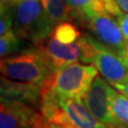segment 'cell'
<instances>
[{
	"label": "cell",
	"instance_id": "obj_1",
	"mask_svg": "<svg viewBox=\"0 0 128 128\" xmlns=\"http://www.w3.org/2000/svg\"><path fill=\"white\" fill-rule=\"evenodd\" d=\"M10 6L14 31L20 38L38 45L52 33L56 25L46 13L41 0H17L11 2Z\"/></svg>",
	"mask_w": 128,
	"mask_h": 128
},
{
	"label": "cell",
	"instance_id": "obj_2",
	"mask_svg": "<svg viewBox=\"0 0 128 128\" xmlns=\"http://www.w3.org/2000/svg\"><path fill=\"white\" fill-rule=\"evenodd\" d=\"M0 72L1 76L10 80L43 86L56 70L36 48L32 51L2 58Z\"/></svg>",
	"mask_w": 128,
	"mask_h": 128
},
{
	"label": "cell",
	"instance_id": "obj_3",
	"mask_svg": "<svg viewBox=\"0 0 128 128\" xmlns=\"http://www.w3.org/2000/svg\"><path fill=\"white\" fill-rule=\"evenodd\" d=\"M96 77L94 65L73 63L56 70L43 86L49 88L62 98H82Z\"/></svg>",
	"mask_w": 128,
	"mask_h": 128
},
{
	"label": "cell",
	"instance_id": "obj_4",
	"mask_svg": "<svg viewBox=\"0 0 128 128\" xmlns=\"http://www.w3.org/2000/svg\"><path fill=\"white\" fill-rule=\"evenodd\" d=\"M38 49L44 54L54 70L78 61L90 64L94 52L90 35L80 36L76 42L70 44L60 43L52 36H49L38 44Z\"/></svg>",
	"mask_w": 128,
	"mask_h": 128
},
{
	"label": "cell",
	"instance_id": "obj_5",
	"mask_svg": "<svg viewBox=\"0 0 128 128\" xmlns=\"http://www.w3.org/2000/svg\"><path fill=\"white\" fill-rule=\"evenodd\" d=\"M116 91L106 79L96 77L89 91L81 98L92 114L107 126L121 124L115 118L112 109V100Z\"/></svg>",
	"mask_w": 128,
	"mask_h": 128
},
{
	"label": "cell",
	"instance_id": "obj_6",
	"mask_svg": "<svg viewBox=\"0 0 128 128\" xmlns=\"http://www.w3.org/2000/svg\"><path fill=\"white\" fill-rule=\"evenodd\" d=\"M0 128H47V121L31 105L1 100Z\"/></svg>",
	"mask_w": 128,
	"mask_h": 128
},
{
	"label": "cell",
	"instance_id": "obj_7",
	"mask_svg": "<svg viewBox=\"0 0 128 128\" xmlns=\"http://www.w3.org/2000/svg\"><path fill=\"white\" fill-rule=\"evenodd\" d=\"M80 22H82L86 29L94 34L97 41L116 54L120 56L126 47L127 42L122 33L118 20H115L113 16L107 14L89 15Z\"/></svg>",
	"mask_w": 128,
	"mask_h": 128
},
{
	"label": "cell",
	"instance_id": "obj_8",
	"mask_svg": "<svg viewBox=\"0 0 128 128\" xmlns=\"http://www.w3.org/2000/svg\"><path fill=\"white\" fill-rule=\"evenodd\" d=\"M94 46V52L91 64L96 67L100 75L113 86L128 78V68L120 58V56L110 50L95 38L90 36Z\"/></svg>",
	"mask_w": 128,
	"mask_h": 128
},
{
	"label": "cell",
	"instance_id": "obj_9",
	"mask_svg": "<svg viewBox=\"0 0 128 128\" xmlns=\"http://www.w3.org/2000/svg\"><path fill=\"white\" fill-rule=\"evenodd\" d=\"M0 93L1 100L20 102L34 108L41 107L42 102V86L33 83L19 82L10 80L1 76L0 80Z\"/></svg>",
	"mask_w": 128,
	"mask_h": 128
},
{
	"label": "cell",
	"instance_id": "obj_10",
	"mask_svg": "<svg viewBox=\"0 0 128 128\" xmlns=\"http://www.w3.org/2000/svg\"><path fill=\"white\" fill-rule=\"evenodd\" d=\"M65 3L70 18L73 16L79 20L89 15L107 14L118 17L122 14L121 8L115 0H65Z\"/></svg>",
	"mask_w": 128,
	"mask_h": 128
},
{
	"label": "cell",
	"instance_id": "obj_11",
	"mask_svg": "<svg viewBox=\"0 0 128 128\" xmlns=\"http://www.w3.org/2000/svg\"><path fill=\"white\" fill-rule=\"evenodd\" d=\"M41 2L54 25L66 22L70 18V13L65 0H41Z\"/></svg>",
	"mask_w": 128,
	"mask_h": 128
},
{
	"label": "cell",
	"instance_id": "obj_12",
	"mask_svg": "<svg viewBox=\"0 0 128 128\" xmlns=\"http://www.w3.org/2000/svg\"><path fill=\"white\" fill-rule=\"evenodd\" d=\"M50 36H52L54 40H57L60 43L70 44L77 41L81 36V33H80V31L73 24L67 22H62L54 26Z\"/></svg>",
	"mask_w": 128,
	"mask_h": 128
},
{
	"label": "cell",
	"instance_id": "obj_13",
	"mask_svg": "<svg viewBox=\"0 0 128 128\" xmlns=\"http://www.w3.org/2000/svg\"><path fill=\"white\" fill-rule=\"evenodd\" d=\"M20 47V38L11 31L8 33L0 35V56L2 58L9 57L12 54L16 52Z\"/></svg>",
	"mask_w": 128,
	"mask_h": 128
},
{
	"label": "cell",
	"instance_id": "obj_14",
	"mask_svg": "<svg viewBox=\"0 0 128 128\" xmlns=\"http://www.w3.org/2000/svg\"><path fill=\"white\" fill-rule=\"evenodd\" d=\"M112 109L118 121L128 127V97L122 93L115 94L112 100Z\"/></svg>",
	"mask_w": 128,
	"mask_h": 128
},
{
	"label": "cell",
	"instance_id": "obj_15",
	"mask_svg": "<svg viewBox=\"0 0 128 128\" xmlns=\"http://www.w3.org/2000/svg\"><path fill=\"white\" fill-rule=\"evenodd\" d=\"M14 31L13 15H12L10 3L1 1V12H0V35L8 32Z\"/></svg>",
	"mask_w": 128,
	"mask_h": 128
},
{
	"label": "cell",
	"instance_id": "obj_16",
	"mask_svg": "<svg viewBox=\"0 0 128 128\" xmlns=\"http://www.w3.org/2000/svg\"><path fill=\"white\" fill-rule=\"evenodd\" d=\"M118 26L122 30V33L125 38L126 42L128 43V13H122L116 17Z\"/></svg>",
	"mask_w": 128,
	"mask_h": 128
},
{
	"label": "cell",
	"instance_id": "obj_17",
	"mask_svg": "<svg viewBox=\"0 0 128 128\" xmlns=\"http://www.w3.org/2000/svg\"><path fill=\"white\" fill-rule=\"evenodd\" d=\"M113 88H115L120 93L126 95L128 97V78L126 80H124V81L121 83H116L115 86H113Z\"/></svg>",
	"mask_w": 128,
	"mask_h": 128
},
{
	"label": "cell",
	"instance_id": "obj_18",
	"mask_svg": "<svg viewBox=\"0 0 128 128\" xmlns=\"http://www.w3.org/2000/svg\"><path fill=\"white\" fill-rule=\"evenodd\" d=\"M120 58L122 59V61L124 62V64H125L126 67L128 68V43H127L126 47L124 48V50L121 52V54H120Z\"/></svg>",
	"mask_w": 128,
	"mask_h": 128
},
{
	"label": "cell",
	"instance_id": "obj_19",
	"mask_svg": "<svg viewBox=\"0 0 128 128\" xmlns=\"http://www.w3.org/2000/svg\"><path fill=\"white\" fill-rule=\"evenodd\" d=\"M107 128H128V127L124 126L123 124H115V125H110V126H107Z\"/></svg>",
	"mask_w": 128,
	"mask_h": 128
},
{
	"label": "cell",
	"instance_id": "obj_20",
	"mask_svg": "<svg viewBox=\"0 0 128 128\" xmlns=\"http://www.w3.org/2000/svg\"><path fill=\"white\" fill-rule=\"evenodd\" d=\"M2 2H9V3H11V2H14V1H17V0H1Z\"/></svg>",
	"mask_w": 128,
	"mask_h": 128
},
{
	"label": "cell",
	"instance_id": "obj_21",
	"mask_svg": "<svg viewBox=\"0 0 128 128\" xmlns=\"http://www.w3.org/2000/svg\"><path fill=\"white\" fill-rule=\"evenodd\" d=\"M47 128H61V127H58V126H54V125H47Z\"/></svg>",
	"mask_w": 128,
	"mask_h": 128
}]
</instances>
